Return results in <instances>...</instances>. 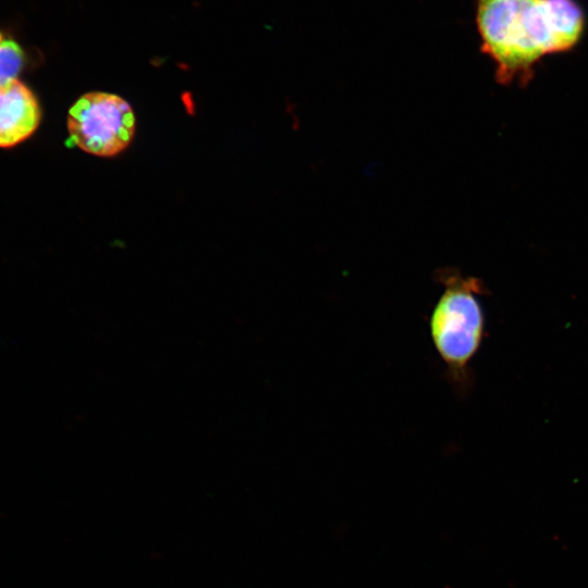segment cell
I'll return each instance as SVG.
<instances>
[{"label": "cell", "mask_w": 588, "mask_h": 588, "mask_svg": "<svg viewBox=\"0 0 588 588\" xmlns=\"http://www.w3.org/2000/svg\"><path fill=\"white\" fill-rule=\"evenodd\" d=\"M480 50L500 84L527 83L546 56L572 50L585 29L575 0H475Z\"/></svg>", "instance_id": "obj_1"}, {"label": "cell", "mask_w": 588, "mask_h": 588, "mask_svg": "<svg viewBox=\"0 0 588 588\" xmlns=\"http://www.w3.org/2000/svg\"><path fill=\"white\" fill-rule=\"evenodd\" d=\"M436 275L444 290L429 319L431 340L449 379L464 388L468 364L483 338L485 316L477 298L483 286L478 279L449 268L440 269Z\"/></svg>", "instance_id": "obj_2"}, {"label": "cell", "mask_w": 588, "mask_h": 588, "mask_svg": "<svg viewBox=\"0 0 588 588\" xmlns=\"http://www.w3.org/2000/svg\"><path fill=\"white\" fill-rule=\"evenodd\" d=\"M135 114L122 97L90 91L79 97L68 115V131L75 146L98 157L123 151L135 134Z\"/></svg>", "instance_id": "obj_3"}, {"label": "cell", "mask_w": 588, "mask_h": 588, "mask_svg": "<svg viewBox=\"0 0 588 588\" xmlns=\"http://www.w3.org/2000/svg\"><path fill=\"white\" fill-rule=\"evenodd\" d=\"M40 109L33 91L16 78L0 84V147L28 138L38 127Z\"/></svg>", "instance_id": "obj_4"}, {"label": "cell", "mask_w": 588, "mask_h": 588, "mask_svg": "<svg viewBox=\"0 0 588 588\" xmlns=\"http://www.w3.org/2000/svg\"><path fill=\"white\" fill-rule=\"evenodd\" d=\"M23 65L19 44L0 32V84L16 77Z\"/></svg>", "instance_id": "obj_5"}]
</instances>
